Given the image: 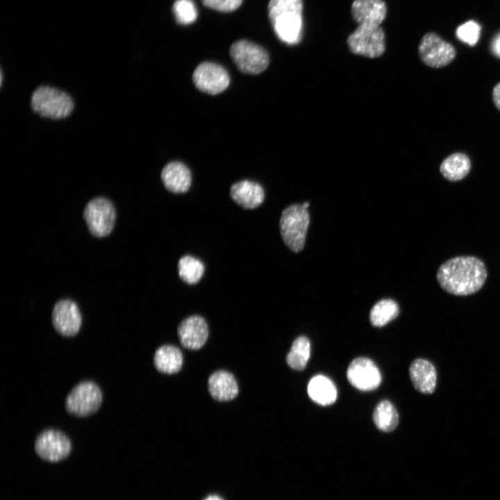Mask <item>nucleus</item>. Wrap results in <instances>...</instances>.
Returning <instances> with one entry per match:
<instances>
[{
    "mask_svg": "<svg viewBox=\"0 0 500 500\" xmlns=\"http://www.w3.org/2000/svg\"><path fill=\"white\" fill-rule=\"evenodd\" d=\"M488 273L482 260L472 256H459L443 262L438 268L437 280L447 292L467 296L479 291Z\"/></svg>",
    "mask_w": 500,
    "mask_h": 500,
    "instance_id": "nucleus-1",
    "label": "nucleus"
},
{
    "mask_svg": "<svg viewBox=\"0 0 500 500\" xmlns=\"http://www.w3.org/2000/svg\"><path fill=\"white\" fill-rule=\"evenodd\" d=\"M268 16L277 37L288 44H295L301 38L302 0H270Z\"/></svg>",
    "mask_w": 500,
    "mask_h": 500,
    "instance_id": "nucleus-2",
    "label": "nucleus"
},
{
    "mask_svg": "<svg viewBox=\"0 0 500 500\" xmlns=\"http://www.w3.org/2000/svg\"><path fill=\"white\" fill-rule=\"evenodd\" d=\"M33 110L40 116L53 119L69 115L74 107L71 97L66 92L50 86H40L31 99Z\"/></svg>",
    "mask_w": 500,
    "mask_h": 500,
    "instance_id": "nucleus-3",
    "label": "nucleus"
},
{
    "mask_svg": "<svg viewBox=\"0 0 500 500\" xmlns=\"http://www.w3.org/2000/svg\"><path fill=\"white\" fill-rule=\"evenodd\" d=\"M310 215L303 205L294 204L285 208L280 219V231L285 245L294 252L305 244Z\"/></svg>",
    "mask_w": 500,
    "mask_h": 500,
    "instance_id": "nucleus-4",
    "label": "nucleus"
},
{
    "mask_svg": "<svg viewBox=\"0 0 500 500\" xmlns=\"http://www.w3.org/2000/svg\"><path fill=\"white\" fill-rule=\"evenodd\" d=\"M103 400L99 386L91 381L75 385L65 399L67 412L78 417H85L98 411Z\"/></svg>",
    "mask_w": 500,
    "mask_h": 500,
    "instance_id": "nucleus-5",
    "label": "nucleus"
},
{
    "mask_svg": "<svg viewBox=\"0 0 500 500\" xmlns=\"http://www.w3.org/2000/svg\"><path fill=\"white\" fill-rule=\"evenodd\" d=\"M351 52L367 58L381 56L385 51V33L378 25L360 24L347 38Z\"/></svg>",
    "mask_w": 500,
    "mask_h": 500,
    "instance_id": "nucleus-6",
    "label": "nucleus"
},
{
    "mask_svg": "<svg viewBox=\"0 0 500 500\" xmlns=\"http://www.w3.org/2000/svg\"><path fill=\"white\" fill-rule=\"evenodd\" d=\"M83 217L90 233L96 238H103L112 231L115 220V208L110 201L97 197L86 205Z\"/></svg>",
    "mask_w": 500,
    "mask_h": 500,
    "instance_id": "nucleus-7",
    "label": "nucleus"
},
{
    "mask_svg": "<svg viewBox=\"0 0 500 500\" xmlns=\"http://www.w3.org/2000/svg\"><path fill=\"white\" fill-rule=\"evenodd\" d=\"M230 56L241 72L251 74L263 72L269 62L268 53L262 47L247 40L234 42Z\"/></svg>",
    "mask_w": 500,
    "mask_h": 500,
    "instance_id": "nucleus-8",
    "label": "nucleus"
},
{
    "mask_svg": "<svg viewBox=\"0 0 500 500\" xmlns=\"http://www.w3.org/2000/svg\"><path fill=\"white\" fill-rule=\"evenodd\" d=\"M418 53L421 60L433 68L449 65L456 56L455 47L433 32L426 33L420 40Z\"/></svg>",
    "mask_w": 500,
    "mask_h": 500,
    "instance_id": "nucleus-9",
    "label": "nucleus"
},
{
    "mask_svg": "<svg viewBox=\"0 0 500 500\" xmlns=\"http://www.w3.org/2000/svg\"><path fill=\"white\" fill-rule=\"evenodd\" d=\"M35 450L42 459L56 462L67 458L72 450V443L63 432L53 428L42 431L35 441Z\"/></svg>",
    "mask_w": 500,
    "mask_h": 500,
    "instance_id": "nucleus-10",
    "label": "nucleus"
},
{
    "mask_svg": "<svg viewBox=\"0 0 500 500\" xmlns=\"http://www.w3.org/2000/svg\"><path fill=\"white\" fill-rule=\"evenodd\" d=\"M192 78L199 90L210 94L221 93L230 83L227 71L221 65L210 62L199 64L193 73Z\"/></svg>",
    "mask_w": 500,
    "mask_h": 500,
    "instance_id": "nucleus-11",
    "label": "nucleus"
},
{
    "mask_svg": "<svg viewBox=\"0 0 500 500\" xmlns=\"http://www.w3.org/2000/svg\"><path fill=\"white\" fill-rule=\"evenodd\" d=\"M51 320L55 331L64 337L77 335L82 324L79 308L70 299H61L56 303L52 310Z\"/></svg>",
    "mask_w": 500,
    "mask_h": 500,
    "instance_id": "nucleus-12",
    "label": "nucleus"
},
{
    "mask_svg": "<svg viewBox=\"0 0 500 500\" xmlns=\"http://www.w3.org/2000/svg\"><path fill=\"white\" fill-rule=\"evenodd\" d=\"M347 377L349 383L361 391L376 389L381 383V374L377 366L370 359L359 357L348 367Z\"/></svg>",
    "mask_w": 500,
    "mask_h": 500,
    "instance_id": "nucleus-13",
    "label": "nucleus"
},
{
    "mask_svg": "<svg viewBox=\"0 0 500 500\" xmlns=\"http://www.w3.org/2000/svg\"><path fill=\"white\" fill-rule=\"evenodd\" d=\"M181 345L188 349L198 350L206 342L209 335L206 320L201 316L192 315L184 319L177 328Z\"/></svg>",
    "mask_w": 500,
    "mask_h": 500,
    "instance_id": "nucleus-14",
    "label": "nucleus"
},
{
    "mask_svg": "<svg viewBox=\"0 0 500 500\" xmlns=\"http://www.w3.org/2000/svg\"><path fill=\"white\" fill-rule=\"evenodd\" d=\"M409 374L413 387L418 392L431 394L437 385V370L434 365L424 358H417L409 367Z\"/></svg>",
    "mask_w": 500,
    "mask_h": 500,
    "instance_id": "nucleus-15",
    "label": "nucleus"
},
{
    "mask_svg": "<svg viewBox=\"0 0 500 500\" xmlns=\"http://www.w3.org/2000/svg\"><path fill=\"white\" fill-rule=\"evenodd\" d=\"M351 13L358 25L380 26L385 18L387 7L383 0H354Z\"/></svg>",
    "mask_w": 500,
    "mask_h": 500,
    "instance_id": "nucleus-16",
    "label": "nucleus"
},
{
    "mask_svg": "<svg viewBox=\"0 0 500 500\" xmlns=\"http://www.w3.org/2000/svg\"><path fill=\"white\" fill-rule=\"evenodd\" d=\"M208 389L211 397L218 401L233 400L239 392L235 378L225 370H218L209 376Z\"/></svg>",
    "mask_w": 500,
    "mask_h": 500,
    "instance_id": "nucleus-17",
    "label": "nucleus"
},
{
    "mask_svg": "<svg viewBox=\"0 0 500 500\" xmlns=\"http://www.w3.org/2000/svg\"><path fill=\"white\" fill-rule=\"evenodd\" d=\"M230 195L235 202L247 209L259 206L265 198L262 188L257 183L247 180L234 183Z\"/></svg>",
    "mask_w": 500,
    "mask_h": 500,
    "instance_id": "nucleus-18",
    "label": "nucleus"
},
{
    "mask_svg": "<svg viewBox=\"0 0 500 500\" xmlns=\"http://www.w3.org/2000/svg\"><path fill=\"white\" fill-rule=\"evenodd\" d=\"M161 179L165 188L170 192L183 193L190 187L191 174L182 162H171L163 168Z\"/></svg>",
    "mask_w": 500,
    "mask_h": 500,
    "instance_id": "nucleus-19",
    "label": "nucleus"
},
{
    "mask_svg": "<svg viewBox=\"0 0 500 500\" xmlns=\"http://www.w3.org/2000/svg\"><path fill=\"white\" fill-rule=\"evenodd\" d=\"M183 363V356L179 348L171 344L160 347L153 356L156 369L163 374H172L178 372Z\"/></svg>",
    "mask_w": 500,
    "mask_h": 500,
    "instance_id": "nucleus-20",
    "label": "nucleus"
},
{
    "mask_svg": "<svg viewBox=\"0 0 500 500\" xmlns=\"http://www.w3.org/2000/svg\"><path fill=\"white\" fill-rule=\"evenodd\" d=\"M471 167V160L467 154L456 152L443 160L440 166V172L448 181H458L468 175Z\"/></svg>",
    "mask_w": 500,
    "mask_h": 500,
    "instance_id": "nucleus-21",
    "label": "nucleus"
},
{
    "mask_svg": "<svg viewBox=\"0 0 500 500\" xmlns=\"http://www.w3.org/2000/svg\"><path fill=\"white\" fill-rule=\"evenodd\" d=\"M308 393L310 399L322 406L333 403L337 399V390L331 379L323 376L312 377L308 385Z\"/></svg>",
    "mask_w": 500,
    "mask_h": 500,
    "instance_id": "nucleus-22",
    "label": "nucleus"
},
{
    "mask_svg": "<svg viewBox=\"0 0 500 500\" xmlns=\"http://www.w3.org/2000/svg\"><path fill=\"white\" fill-rule=\"evenodd\" d=\"M376 426L383 432L394 431L399 424V415L395 407L388 400L380 401L373 413Z\"/></svg>",
    "mask_w": 500,
    "mask_h": 500,
    "instance_id": "nucleus-23",
    "label": "nucleus"
},
{
    "mask_svg": "<svg viewBox=\"0 0 500 500\" xmlns=\"http://www.w3.org/2000/svg\"><path fill=\"white\" fill-rule=\"evenodd\" d=\"M310 355V343L305 336L298 337L293 342L289 353L286 356V362L294 370H303L309 360Z\"/></svg>",
    "mask_w": 500,
    "mask_h": 500,
    "instance_id": "nucleus-24",
    "label": "nucleus"
},
{
    "mask_svg": "<svg viewBox=\"0 0 500 500\" xmlns=\"http://www.w3.org/2000/svg\"><path fill=\"white\" fill-rule=\"evenodd\" d=\"M399 313L398 304L392 299H382L372 308L369 314L371 324L381 327L396 318Z\"/></svg>",
    "mask_w": 500,
    "mask_h": 500,
    "instance_id": "nucleus-25",
    "label": "nucleus"
},
{
    "mask_svg": "<svg viewBox=\"0 0 500 500\" xmlns=\"http://www.w3.org/2000/svg\"><path fill=\"white\" fill-rule=\"evenodd\" d=\"M178 268L179 276L188 284L197 283L201 278L205 269L199 260L188 255L180 258Z\"/></svg>",
    "mask_w": 500,
    "mask_h": 500,
    "instance_id": "nucleus-26",
    "label": "nucleus"
},
{
    "mask_svg": "<svg viewBox=\"0 0 500 500\" xmlns=\"http://www.w3.org/2000/svg\"><path fill=\"white\" fill-rule=\"evenodd\" d=\"M172 10L177 22L183 25L193 23L197 17V10L192 0H176Z\"/></svg>",
    "mask_w": 500,
    "mask_h": 500,
    "instance_id": "nucleus-27",
    "label": "nucleus"
},
{
    "mask_svg": "<svg viewBox=\"0 0 500 500\" xmlns=\"http://www.w3.org/2000/svg\"><path fill=\"white\" fill-rule=\"evenodd\" d=\"M481 29V26L476 22L470 20L457 28L456 35L460 41L469 46H474L478 41Z\"/></svg>",
    "mask_w": 500,
    "mask_h": 500,
    "instance_id": "nucleus-28",
    "label": "nucleus"
},
{
    "mask_svg": "<svg viewBox=\"0 0 500 500\" xmlns=\"http://www.w3.org/2000/svg\"><path fill=\"white\" fill-rule=\"evenodd\" d=\"M203 4L220 12H232L237 10L243 0H201Z\"/></svg>",
    "mask_w": 500,
    "mask_h": 500,
    "instance_id": "nucleus-29",
    "label": "nucleus"
},
{
    "mask_svg": "<svg viewBox=\"0 0 500 500\" xmlns=\"http://www.w3.org/2000/svg\"><path fill=\"white\" fill-rule=\"evenodd\" d=\"M492 96L495 107L500 111V82L494 87Z\"/></svg>",
    "mask_w": 500,
    "mask_h": 500,
    "instance_id": "nucleus-30",
    "label": "nucleus"
},
{
    "mask_svg": "<svg viewBox=\"0 0 500 500\" xmlns=\"http://www.w3.org/2000/svg\"><path fill=\"white\" fill-rule=\"evenodd\" d=\"M491 47L494 54L500 58V33L494 38Z\"/></svg>",
    "mask_w": 500,
    "mask_h": 500,
    "instance_id": "nucleus-31",
    "label": "nucleus"
},
{
    "mask_svg": "<svg viewBox=\"0 0 500 500\" xmlns=\"http://www.w3.org/2000/svg\"><path fill=\"white\" fill-rule=\"evenodd\" d=\"M203 500H224L222 497L216 494L209 495Z\"/></svg>",
    "mask_w": 500,
    "mask_h": 500,
    "instance_id": "nucleus-32",
    "label": "nucleus"
},
{
    "mask_svg": "<svg viewBox=\"0 0 500 500\" xmlns=\"http://www.w3.org/2000/svg\"><path fill=\"white\" fill-rule=\"evenodd\" d=\"M302 205H303V206L305 208L307 209V208H308V206H309V203H308V202H305V203H303Z\"/></svg>",
    "mask_w": 500,
    "mask_h": 500,
    "instance_id": "nucleus-33",
    "label": "nucleus"
}]
</instances>
